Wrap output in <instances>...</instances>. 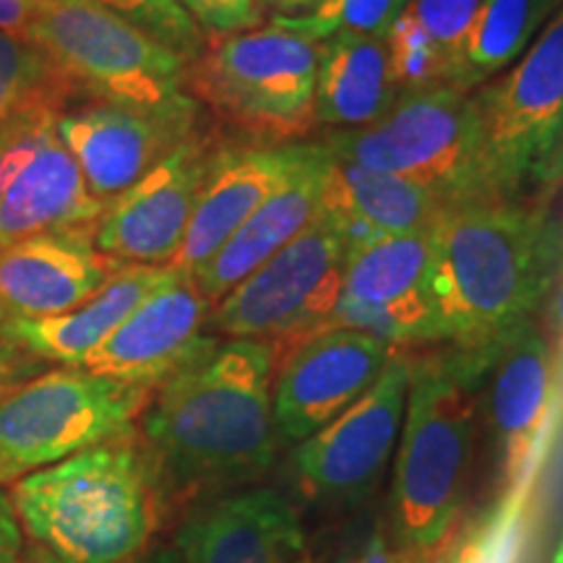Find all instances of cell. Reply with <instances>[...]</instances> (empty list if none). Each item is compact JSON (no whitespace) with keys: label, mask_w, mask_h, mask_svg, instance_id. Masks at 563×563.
<instances>
[{"label":"cell","mask_w":563,"mask_h":563,"mask_svg":"<svg viewBox=\"0 0 563 563\" xmlns=\"http://www.w3.org/2000/svg\"><path fill=\"white\" fill-rule=\"evenodd\" d=\"M306 152L308 144L258 146L232 136L224 141L203 183L173 269L199 272L287 180Z\"/></svg>","instance_id":"cell-21"},{"label":"cell","mask_w":563,"mask_h":563,"mask_svg":"<svg viewBox=\"0 0 563 563\" xmlns=\"http://www.w3.org/2000/svg\"><path fill=\"white\" fill-rule=\"evenodd\" d=\"M258 3H262V9H269L277 13L274 19H287V16H302V13L316 9L321 0H258Z\"/></svg>","instance_id":"cell-40"},{"label":"cell","mask_w":563,"mask_h":563,"mask_svg":"<svg viewBox=\"0 0 563 563\" xmlns=\"http://www.w3.org/2000/svg\"><path fill=\"white\" fill-rule=\"evenodd\" d=\"M481 194L519 199L563 129V9L509 70L473 91Z\"/></svg>","instance_id":"cell-10"},{"label":"cell","mask_w":563,"mask_h":563,"mask_svg":"<svg viewBox=\"0 0 563 563\" xmlns=\"http://www.w3.org/2000/svg\"><path fill=\"white\" fill-rule=\"evenodd\" d=\"M323 329H352L391 347L441 344L431 295V232L352 241L342 298Z\"/></svg>","instance_id":"cell-12"},{"label":"cell","mask_w":563,"mask_h":563,"mask_svg":"<svg viewBox=\"0 0 563 563\" xmlns=\"http://www.w3.org/2000/svg\"><path fill=\"white\" fill-rule=\"evenodd\" d=\"M545 311V323H548V347H551L553 355V371H555V386H559V399L563 407V262L555 272L551 290H548L543 306Z\"/></svg>","instance_id":"cell-35"},{"label":"cell","mask_w":563,"mask_h":563,"mask_svg":"<svg viewBox=\"0 0 563 563\" xmlns=\"http://www.w3.org/2000/svg\"><path fill=\"white\" fill-rule=\"evenodd\" d=\"M405 431L391 485V545L428 563L460 522L477 446L475 384L443 347H407Z\"/></svg>","instance_id":"cell-4"},{"label":"cell","mask_w":563,"mask_h":563,"mask_svg":"<svg viewBox=\"0 0 563 563\" xmlns=\"http://www.w3.org/2000/svg\"><path fill=\"white\" fill-rule=\"evenodd\" d=\"M350 243L347 224L321 211L211 308L209 329L224 340L272 342L274 355L321 332L342 298Z\"/></svg>","instance_id":"cell-8"},{"label":"cell","mask_w":563,"mask_h":563,"mask_svg":"<svg viewBox=\"0 0 563 563\" xmlns=\"http://www.w3.org/2000/svg\"><path fill=\"white\" fill-rule=\"evenodd\" d=\"M399 100L389 74L384 37H340L319 42L316 121L336 131H355L382 121Z\"/></svg>","instance_id":"cell-25"},{"label":"cell","mask_w":563,"mask_h":563,"mask_svg":"<svg viewBox=\"0 0 563 563\" xmlns=\"http://www.w3.org/2000/svg\"><path fill=\"white\" fill-rule=\"evenodd\" d=\"M306 548L300 514L285 493L243 488L183 514L178 563H287Z\"/></svg>","instance_id":"cell-20"},{"label":"cell","mask_w":563,"mask_h":563,"mask_svg":"<svg viewBox=\"0 0 563 563\" xmlns=\"http://www.w3.org/2000/svg\"><path fill=\"white\" fill-rule=\"evenodd\" d=\"M410 0H321L316 9L302 16L272 19L311 42L340 37V34H357V37H386L389 26Z\"/></svg>","instance_id":"cell-29"},{"label":"cell","mask_w":563,"mask_h":563,"mask_svg":"<svg viewBox=\"0 0 563 563\" xmlns=\"http://www.w3.org/2000/svg\"><path fill=\"white\" fill-rule=\"evenodd\" d=\"M21 37L45 55L70 104L154 108L188 95V63L95 0H45Z\"/></svg>","instance_id":"cell-6"},{"label":"cell","mask_w":563,"mask_h":563,"mask_svg":"<svg viewBox=\"0 0 563 563\" xmlns=\"http://www.w3.org/2000/svg\"><path fill=\"white\" fill-rule=\"evenodd\" d=\"M30 543L70 563H141L167 517L136 433L9 485Z\"/></svg>","instance_id":"cell-3"},{"label":"cell","mask_w":563,"mask_h":563,"mask_svg":"<svg viewBox=\"0 0 563 563\" xmlns=\"http://www.w3.org/2000/svg\"><path fill=\"white\" fill-rule=\"evenodd\" d=\"M47 368H53V365L40 361L34 352L26 350L9 332L5 321H0V397L24 382H30V378L40 376V373H45Z\"/></svg>","instance_id":"cell-34"},{"label":"cell","mask_w":563,"mask_h":563,"mask_svg":"<svg viewBox=\"0 0 563 563\" xmlns=\"http://www.w3.org/2000/svg\"><path fill=\"white\" fill-rule=\"evenodd\" d=\"M211 306L191 274L173 277L152 292L87 361L84 371L115 382L157 389L217 340L207 334Z\"/></svg>","instance_id":"cell-18"},{"label":"cell","mask_w":563,"mask_h":563,"mask_svg":"<svg viewBox=\"0 0 563 563\" xmlns=\"http://www.w3.org/2000/svg\"><path fill=\"white\" fill-rule=\"evenodd\" d=\"M551 563H563V538H561L559 548H555V553H553V561H551Z\"/></svg>","instance_id":"cell-43"},{"label":"cell","mask_w":563,"mask_h":563,"mask_svg":"<svg viewBox=\"0 0 563 563\" xmlns=\"http://www.w3.org/2000/svg\"><path fill=\"white\" fill-rule=\"evenodd\" d=\"M298 563H313V561H298Z\"/></svg>","instance_id":"cell-44"},{"label":"cell","mask_w":563,"mask_h":563,"mask_svg":"<svg viewBox=\"0 0 563 563\" xmlns=\"http://www.w3.org/2000/svg\"><path fill=\"white\" fill-rule=\"evenodd\" d=\"M481 5L483 0H410L407 11L418 19L422 30L431 34V40L439 45L443 58L452 66L454 55L460 53L462 42L467 37Z\"/></svg>","instance_id":"cell-32"},{"label":"cell","mask_w":563,"mask_h":563,"mask_svg":"<svg viewBox=\"0 0 563 563\" xmlns=\"http://www.w3.org/2000/svg\"><path fill=\"white\" fill-rule=\"evenodd\" d=\"M0 321H3V319H0Z\"/></svg>","instance_id":"cell-45"},{"label":"cell","mask_w":563,"mask_h":563,"mask_svg":"<svg viewBox=\"0 0 563 563\" xmlns=\"http://www.w3.org/2000/svg\"><path fill=\"white\" fill-rule=\"evenodd\" d=\"M532 490L498 496L470 519H460L428 563H522L532 527Z\"/></svg>","instance_id":"cell-27"},{"label":"cell","mask_w":563,"mask_h":563,"mask_svg":"<svg viewBox=\"0 0 563 563\" xmlns=\"http://www.w3.org/2000/svg\"><path fill=\"white\" fill-rule=\"evenodd\" d=\"M45 0H0V32L24 34Z\"/></svg>","instance_id":"cell-38"},{"label":"cell","mask_w":563,"mask_h":563,"mask_svg":"<svg viewBox=\"0 0 563 563\" xmlns=\"http://www.w3.org/2000/svg\"><path fill=\"white\" fill-rule=\"evenodd\" d=\"M178 5L196 21L207 40L230 37L262 26L258 0H178Z\"/></svg>","instance_id":"cell-33"},{"label":"cell","mask_w":563,"mask_h":563,"mask_svg":"<svg viewBox=\"0 0 563 563\" xmlns=\"http://www.w3.org/2000/svg\"><path fill=\"white\" fill-rule=\"evenodd\" d=\"M561 0H483L460 53L449 66V87L473 95L522 58Z\"/></svg>","instance_id":"cell-26"},{"label":"cell","mask_w":563,"mask_h":563,"mask_svg":"<svg viewBox=\"0 0 563 563\" xmlns=\"http://www.w3.org/2000/svg\"><path fill=\"white\" fill-rule=\"evenodd\" d=\"M141 563H178V555H175L173 548H159V551L150 553Z\"/></svg>","instance_id":"cell-42"},{"label":"cell","mask_w":563,"mask_h":563,"mask_svg":"<svg viewBox=\"0 0 563 563\" xmlns=\"http://www.w3.org/2000/svg\"><path fill=\"white\" fill-rule=\"evenodd\" d=\"M63 108L34 104L0 123V249L66 228H95L104 207L58 136Z\"/></svg>","instance_id":"cell-11"},{"label":"cell","mask_w":563,"mask_h":563,"mask_svg":"<svg viewBox=\"0 0 563 563\" xmlns=\"http://www.w3.org/2000/svg\"><path fill=\"white\" fill-rule=\"evenodd\" d=\"M329 170V152L321 144H308L306 157L287 180L245 220V224L222 245L199 272L191 274L203 298L214 308L224 295L269 262L321 214L323 183Z\"/></svg>","instance_id":"cell-22"},{"label":"cell","mask_w":563,"mask_h":563,"mask_svg":"<svg viewBox=\"0 0 563 563\" xmlns=\"http://www.w3.org/2000/svg\"><path fill=\"white\" fill-rule=\"evenodd\" d=\"M102 9H108L144 32L146 37L157 40L167 51L180 55L191 63L207 47V37L196 26V21L180 9L178 0H95Z\"/></svg>","instance_id":"cell-31"},{"label":"cell","mask_w":563,"mask_h":563,"mask_svg":"<svg viewBox=\"0 0 563 563\" xmlns=\"http://www.w3.org/2000/svg\"><path fill=\"white\" fill-rule=\"evenodd\" d=\"M152 389L53 365L0 397V488L136 433Z\"/></svg>","instance_id":"cell-7"},{"label":"cell","mask_w":563,"mask_h":563,"mask_svg":"<svg viewBox=\"0 0 563 563\" xmlns=\"http://www.w3.org/2000/svg\"><path fill=\"white\" fill-rule=\"evenodd\" d=\"M319 42L279 24L207 40L188 63L186 91L235 133L258 146H287L316 131Z\"/></svg>","instance_id":"cell-5"},{"label":"cell","mask_w":563,"mask_h":563,"mask_svg":"<svg viewBox=\"0 0 563 563\" xmlns=\"http://www.w3.org/2000/svg\"><path fill=\"white\" fill-rule=\"evenodd\" d=\"M428 232L441 347L477 384L543 306L563 262V228L532 201L477 196L446 203Z\"/></svg>","instance_id":"cell-2"},{"label":"cell","mask_w":563,"mask_h":563,"mask_svg":"<svg viewBox=\"0 0 563 563\" xmlns=\"http://www.w3.org/2000/svg\"><path fill=\"white\" fill-rule=\"evenodd\" d=\"M386 51H389V74L397 91H422L446 84L449 63L431 40L418 19L410 11H402L386 32Z\"/></svg>","instance_id":"cell-30"},{"label":"cell","mask_w":563,"mask_h":563,"mask_svg":"<svg viewBox=\"0 0 563 563\" xmlns=\"http://www.w3.org/2000/svg\"><path fill=\"white\" fill-rule=\"evenodd\" d=\"M170 277L173 266H125L74 311L47 319H11L5 327L40 361L81 368L91 352Z\"/></svg>","instance_id":"cell-23"},{"label":"cell","mask_w":563,"mask_h":563,"mask_svg":"<svg viewBox=\"0 0 563 563\" xmlns=\"http://www.w3.org/2000/svg\"><path fill=\"white\" fill-rule=\"evenodd\" d=\"M561 188H563V129L559 133V139H555L551 154H548V159L543 162V167H540L538 178H534L532 203L534 207L548 209L555 196L561 194Z\"/></svg>","instance_id":"cell-36"},{"label":"cell","mask_w":563,"mask_h":563,"mask_svg":"<svg viewBox=\"0 0 563 563\" xmlns=\"http://www.w3.org/2000/svg\"><path fill=\"white\" fill-rule=\"evenodd\" d=\"M352 563H402V561H399L397 551H394L391 540L386 538L382 530H376L373 532V538L368 540V545L363 548V553Z\"/></svg>","instance_id":"cell-39"},{"label":"cell","mask_w":563,"mask_h":563,"mask_svg":"<svg viewBox=\"0 0 563 563\" xmlns=\"http://www.w3.org/2000/svg\"><path fill=\"white\" fill-rule=\"evenodd\" d=\"M329 157L431 188L446 201L477 199V115L473 95L441 84L410 91L382 121L321 141Z\"/></svg>","instance_id":"cell-9"},{"label":"cell","mask_w":563,"mask_h":563,"mask_svg":"<svg viewBox=\"0 0 563 563\" xmlns=\"http://www.w3.org/2000/svg\"><path fill=\"white\" fill-rule=\"evenodd\" d=\"M397 347L352 329H321L277 352L272 407L279 441L300 443L355 405Z\"/></svg>","instance_id":"cell-17"},{"label":"cell","mask_w":563,"mask_h":563,"mask_svg":"<svg viewBox=\"0 0 563 563\" xmlns=\"http://www.w3.org/2000/svg\"><path fill=\"white\" fill-rule=\"evenodd\" d=\"M191 95L167 104L79 102L58 115V136L102 207L121 199L207 123Z\"/></svg>","instance_id":"cell-14"},{"label":"cell","mask_w":563,"mask_h":563,"mask_svg":"<svg viewBox=\"0 0 563 563\" xmlns=\"http://www.w3.org/2000/svg\"><path fill=\"white\" fill-rule=\"evenodd\" d=\"M125 266L95 245V228L40 232L0 249V319H47L95 298Z\"/></svg>","instance_id":"cell-19"},{"label":"cell","mask_w":563,"mask_h":563,"mask_svg":"<svg viewBox=\"0 0 563 563\" xmlns=\"http://www.w3.org/2000/svg\"><path fill=\"white\" fill-rule=\"evenodd\" d=\"M42 102L70 104L58 74L30 40L0 32V123Z\"/></svg>","instance_id":"cell-28"},{"label":"cell","mask_w":563,"mask_h":563,"mask_svg":"<svg viewBox=\"0 0 563 563\" xmlns=\"http://www.w3.org/2000/svg\"><path fill=\"white\" fill-rule=\"evenodd\" d=\"M272 342L217 336L152 389L136 439L167 517L253 488L277 460Z\"/></svg>","instance_id":"cell-1"},{"label":"cell","mask_w":563,"mask_h":563,"mask_svg":"<svg viewBox=\"0 0 563 563\" xmlns=\"http://www.w3.org/2000/svg\"><path fill=\"white\" fill-rule=\"evenodd\" d=\"M446 203L452 201L418 183L329 157L321 211L347 224L352 241L426 232Z\"/></svg>","instance_id":"cell-24"},{"label":"cell","mask_w":563,"mask_h":563,"mask_svg":"<svg viewBox=\"0 0 563 563\" xmlns=\"http://www.w3.org/2000/svg\"><path fill=\"white\" fill-rule=\"evenodd\" d=\"M410 357L391 352L376 384L311 439L295 443L292 470L302 496L334 506L365 501L382 483L405 420Z\"/></svg>","instance_id":"cell-13"},{"label":"cell","mask_w":563,"mask_h":563,"mask_svg":"<svg viewBox=\"0 0 563 563\" xmlns=\"http://www.w3.org/2000/svg\"><path fill=\"white\" fill-rule=\"evenodd\" d=\"M26 534L21 530L9 493L0 488V563H21L26 548Z\"/></svg>","instance_id":"cell-37"},{"label":"cell","mask_w":563,"mask_h":563,"mask_svg":"<svg viewBox=\"0 0 563 563\" xmlns=\"http://www.w3.org/2000/svg\"><path fill=\"white\" fill-rule=\"evenodd\" d=\"M21 563H70V561L58 559V555H53L51 551H45V548H40V545H34V543H26L24 555H21Z\"/></svg>","instance_id":"cell-41"},{"label":"cell","mask_w":563,"mask_h":563,"mask_svg":"<svg viewBox=\"0 0 563 563\" xmlns=\"http://www.w3.org/2000/svg\"><path fill=\"white\" fill-rule=\"evenodd\" d=\"M228 139V131L207 121L104 207L95 224L97 251L121 266H173L217 152Z\"/></svg>","instance_id":"cell-15"},{"label":"cell","mask_w":563,"mask_h":563,"mask_svg":"<svg viewBox=\"0 0 563 563\" xmlns=\"http://www.w3.org/2000/svg\"><path fill=\"white\" fill-rule=\"evenodd\" d=\"M485 376H490L485 420L501 496L534 490L551 435L563 418L551 347L534 319L506 340Z\"/></svg>","instance_id":"cell-16"}]
</instances>
